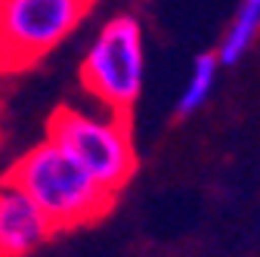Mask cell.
<instances>
[{
	"instance_id": "obj_4",
	"label": "cell",
	"mask_w": 260,
	"mask_h": 257,
	"mask_svg": "<svg viewBox=\"0 0 260 257\" xmlns=\"http://www.w3.org/2000/svg\"><path fill=\"white\" fill-rule=\"evenodd\" d=\"M96 0H0V75H19L62 47Z\"/></svg>"
},
{
	"instance_id": "obj_3",
	"label": "cell",
	"mask_w": 260,
	"mask_h": 257,
	"mask_svg": "<svg viewBox=\"0 0 260 257\" xmlns=\"http://www.w3.org/2000/svg\"><path fill=\"white\" fill-rule=\"evenodd\" d=\"M81 87L109 112L130 115L146 87V38L130 13L109 16L81 59Z\"/></svg>"
},
{
	"instance_id": "obj_5",
	"label": "cell",
	"mask_w": 260,
	"mask_h": 257,
	"mask_svg": "<svg viewBox=\"0 0 260 257\" xmlns=\"http://www.w3.org/2000/svg\"><path fill=\"white\" fill-rule=\"evenodd\" d=\"M53 223L10 180L0 183V257H28L53 239Z\"/></svg>"
},
{
	"instance_id": "obj_7",
	"label": "cell",
	"mask_w": 260,
	"mask_h": 257,
	"mask_svg": "<svg viewBox=\"0 0 260 257\" xmlns=\"http://www.w3.org/2000/svg\"><path fill=\"white\" fill-rule=\"evenodd\" d=\"M220 59L217 53H202L195 56L192 69L186 75V84L177 96V115L180 118H189L195 112H202L208 106V100L214 96V87H217V78H220Z\"/></svg>"
},
{
	"instance_id": "obj_6",
	"label": "cell",
	"mask_w": 260,
	"mask_h": 257,
	"mask_svg": "<svg viewBox=\"0 0 260 257\" xmlns=\"http://www.w3.org/2000/svg\"><path fill=\"white\" fill-rule=\"evenodd\" d=\"M260 38V0H239V7L230 19V28L223 31L217 44V59L220 66H239V62L254 50Z\"/></svg>"
},
{
	"instance_id": "obj_2",
	"label": "cell",
	"mask_w": 260,
	"mask_h": 257,
	"mask_svg": "<svg viewBox=\"0 0 260 257\" xmlns=\"http://www.w3.org/2000/svg\"><path fill=\"white\" fill-rule=\"evenodd\" d=\"M47 140L56 143L65 155H72L112 196H118L137 171L134 134L127 115L121 112H109L103 106H62L47 124Z\"/></svg>"
},
{
	"instance_id": "obj_1",
	"label": "cell",
	"mask_w": 260,
	"mask_h": 257,
	"mask_svg": "<svg viewBox=\"0 0 260 257\" xmlns=\"http://www.w3.org/2000/svg\"><path fill=\"white\" fill-rule=\"evenodd\" d=\"M7 180L44 211L56 233L96 223L118 199L50 140L31 146L10 168Z\"/></svg>"
}]
</instances>
